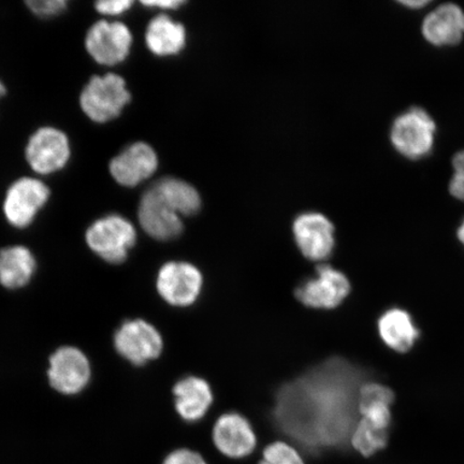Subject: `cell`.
I'll use <instances>...</instances> for the list:
<instances>
[{
    "label": "cell",
    "mask_w": 464,
    "mask_h": 464,
    "mask_svg": "<svg viewBox=\"0 0 464 464\" xmlns=\"http://www.w3.org/2000/svg\"><path fill=\"white\" fill-rule=\"evenodd\" d=\"M294 235L301 253L307 259L326 260L334 252V226L321 213H305L295 218Z\"/></svg>",
    "instance_id": "cell-12"
},
{
    "label": "cell",
    "mask_w": 464,
    "mask_h": 464,
    "mask_svg": "<svg viewBox=\"0 0 464 464\" xmlns=\"http://www.w3.org/2000/svg\"><path fill=\"white\" fill-rule=\"evenodd\" d=\"M5 94V84L0 80V97H3Z\"/></svg>",
    "instance_id": "cell-32"
},
{
    "label": "cell",
    "mask_w": 464,
    "mask_h": 464,
    "mask_svg": "<svg viewBox=\"0 0 464 464\" xmlns=\"http://www.w3.org/2000/svg\"><path fill=\"white\" fill-rule=\"evenodd\" d=\"M50 188L34 178H21L10 185L5 193L4 213L16 228H25L50 198Z\"/></svg>",
    "instance_id": "cell-6"
},
{
    "label": "cell",
    "mask_w": 464,
    "mask_h": 464,
    "mask_svg": "<svg viewBox=\"0 0 464 464\" xmlns=\"http://www.w3.org/2000/svg\"><path fill=\"white\" fill-rule=\"evenodd\" d=\"M114 345L121 356L135 365L158 358L164 347L158 330L142 319L121 324L114 335Z\"/></svg>",
    "instance_id": "cell-9"
},
{
    "label": "cell",
    "mask_w": 464,
    "mask_h": 464,
    "mask_svg": "<svg viewBox=\"0 0 464 464\" xmlns=\"http://www.w3.org/2000/svg\"><path fill=\"white\" fill-rule=\"evenodd\" d=\"M421 34L435 46H450L461 43L464 37V9L455 3H443L426 14Z\"/></svg>",
    "instance_id": "cell-16"
},
{
    "label": "cell",
    "mask_w": 464,
    "mask_h": 464,
    "mask_svg": "<svg viewBox=\"0 0 464 464\" xmlns=\"http://www.w3.org/2000/svg\"><path fill=\"white\" fill-rule=\"evenodd\" d=\"M36 270V259L25 246H10L0 251V284L10 289L25 286Z\"/></svg>",
    "instance_id": "cell-20"
},
{
    "label": "cell",
    "mask_w": 464,
    "mask_h": 464,
    "mask_svg": "<svg viewBox=\"0 0 464 464\" xmlns=\"http://www.w3.org/2000/svg\"><path fill=\"white\" fill-rule=\"evenodd\" d=\"M173 393L179 415L189 422L203 419L213 402L210 385L200 377H185L174 386Z\"/></svg>",
    "instance_id": "cell-17"
},
{
    "label": "cell",
    "mask_w": 464,
    "mask_h": 464,
    "mask_svg": "<svg viewBox=\"0 0 464 464\" xmlns=\"http://www.w3.org/2000/svg\"><path fill=\"white\" fill-rule=\"evenodd\" d=\"M363 374L353 365L333 359L304 377L298 384L282 391V396L300 402V442L319 454L352 450L351 435L361 416L358 393ZM295 417V420L299 417Z\"/></svg>",
    "instance_id": "cell-1"
},
{
    "label": "cell",
    "mask_w": 464,
    "mask_h": 464,
    "mask_svg": "<svg viewBox=\"0 0 464 464\" xmlns=\"http://www.w3.org/2000/svg\"><path fill=\"white\" fill-rule=\"evenodd\" d=\"M138 217L143 230L156 240L169 241L182 234L183 224L179 214L167 205L153 187L143 194Z\"/></svg>",
    "instance_id": "cell-14"
},
{
    "label": "cell",
    "mask_w": 464,
    "mask_h": 464,
    "mask_svg": "<svg viewBox=\"0 0 464 464\" xmlns=\"http://www.w3.org/2000/svg\"><path fill=\"white\" fill-rule=\"evenodd\" d=\"M48 376L51 386L58 392L79 393L91 379L89 359L78 348L62 347L50 358Z\"/></svg>",
    "instance_id": "cell-11"
},
{
    "label": "cell",
    "mask_w": 464,
    "mask_h": 464,
    "mask_svg": "<svg viewBox=\"0 0 464 464\" xmlns=\"http://www.w3.org/2000/svg\"><path fill=\"white\" fill-rule=\"evenodd\" d=\"M183 0H149V2H142L148 7H160L164 9L178 8L179 5L183 4Z\"/></svg>",
    "instance_id": "cell-29"
},
{
    "label": "cell",
    "mask_w": 464,
    "mask_h": 464,
    "mask_svg": "<svg viewBox=\"0 0 464 464\" xmlns=\"http://www.w3.org/2000/svg\"><path fill=\"white\" fill-rule=\"evenodd\" d=\"M153 188L179 216H194L199 211L201 199L198 191L182 179H161L153 185Z\"/></svg>",
    "instance_id": "cell-22"
},
{
    "label": "cell",
    "mask_w": 464,
    "mask_h": 464,
    "mask_svg": "<svg viewBox=\"0 0 464 464\" xmlns=\"http://www.w3.org/2000/svg\"><path fill=\"white\" fill-rule=\"evenodd\" d=\"M145 40L154 54L172 55L184 48L187 33L182 24L166 14H160L149 23Z\"/></svg>",
    "instance_id": "cell-21"
},
{
    "label": "cell",
    "mask_w": 464,
    "mask_h": 464,
    "mask_svg": "<svg viewBox=\"0 0 464 464\" xmlns=\"http://www.w3.org/2000/svg\"><path fill=\"white\" fill-rule=\"evenodd\" d=\"M451 165L452 176L449 184L450 193L454 198L464 202V149L454 155Z\"/></svg>",
    "instance_id": "cell-25"
},
{
    "label": "cell",
    "mask_w": 464,
    "mask_h": 464,
    "mask_svg": "<svg viewBox=\"0 0 464 464\" xmlns=\"http://www.w3.org/2000/svg\"><path fill=\"white\" fill-rule=\"evenodd\" d=\"M131 44V32L121 22L98 21L87 31L85 37L86 51L92 60L104 66L124 62Z\"/></svg>",
    "instance_id": "cell-5"
},
{
    "label": "cell",
    "mask_w": 464,
    "mask_h": 464,
    "mask_svg": "<svg viewBox=\"0 0 464 464\" xmlns=\"http://www.w3.org/2000/svg\"><path fill=\"white\" fill-rule=\"evenodd\" d=\"M437 124L431 114L421 107H411L393 120L391 142L400 155L409 160H420L431 152Z\"/></svg>",
    "instance_id": "cell-2"
},
{
    "label": "cell",
    "mask_w": 464,
    "mask_h": 464,
    "mask_svg": "<svg viewBox=\"0 0 464 464\" xmlns=\"http://www.w3.org/2000/svg\"><path fill=\"white\" fill-rule=\"evenodd\" d=\"M399 4L402 5L403 7L417 10L425 8L431 3L429 2V0H401V2H399Z\"/></svg>",
    "instance_id": "cell-30"
},
{
    "label": "cell",
    "mask_w": 464,
    "mask_h": 464,
    "mask_svg": "<svg viewBox=\"0 0 464 464\" xmlns=\"http://www.w3.org/2000/svg\"><path fill=\"white\" fill-rule=\"evenodd\" d=\"M213 443L223 456L239 460L253 454L257 437L246 417L227 413L220 416L214 425Z\"/></svg>",
    "instance_id": "cell-13"
},
{
    "label": "cell",
    "mask_w": 464,
    "mask_h": 464,
    "mask_svg": "<svg viewBox=\"0 0 464 464\" xmlns=\"http://www.w3.org/2000/svg\"><path fill=\"white\" fill-rule=\"evenodd\" d=\"M379 333L384 343L399 353L409 352L420 338V330L413 319L401 309L388 310L381 316Z\"/></svg>",
    "instance_id": "cell-19"
},
{
    "label": "cell",
    "mask_w": 464,
    "mask_h": 464,
    "mask_svg": "<svg viewBox=\"0 0 464 464\" xmlns=\"http://www.w3.org/2000/svg\"><path fill=\"white\" fill-rule=\"evenodd\" d=\"M457 236L458 239H459L462 245L464 246V218L462 220L461 225L459 226V228H458Z\"/></svg>",
    "instance_id": "cell-31"
},
{
    "label": "cell",
    "mask_w": 464,
    "mask_h": 464,
    "mask_svg": "<svg viewBox=\"0 0 464 464\" xmlns=\"http://www.w3.org/2000/svg\"><path fill=\"white\" fill-rule=\"evenodd\" d=\"M351 292L345 275L329 265L317 266L316 276L295 289V297L313 309L330 310L343 303Z\"/></svg>",
    "instance_id": "cell-8"
},
{
    "label": "cell",
    "mask_w": 464,
    "mask_h": 464,
    "mask_svg": "<svg viewBox=\"0 0 464 464\" xmlns=\"http://www.w3.org/2000/svg\"><path fill=\"white\" fill-rule=\"evenodd\" d=\"M136 241V228L129 219L116 214L97 219L86 231L92 251L110 264L123 263Z\"/></svg>",
    "instance_id": "cell-4"
},
{
    "label": "cell",
    "mask_w": 464,
    "mask_h": 464,
    "mask_svg": "<svg viewBox=\"0 0 464 464\" xmlns=\"http://www.w3.org/2000/svg\"><path fill=\"white\" fill-rule=\"evenodd\" d=\"M391 430H384L363 419H359L351 435L350 445L359 456L373 457L384 450L390 443Z\"/></svg>",
    "instance_id": "cell-23"
},
{
    "label": "cell",
    "mask_w": 464,
    "mask_h": 464,
    "mask_svg": "<svg viewBox=\"0 0 464 464\" xmlns=\"http://www.w3.org/2000/svg\"><path fill=\"white\" fill-rule=\"evenodd\" d=\"M130 98L125 80L110 72L91 78L81 92L80 106L87 118L103 124L118 118Z\"/></svg>",
    "instance_id": "cell-3"
},
{
    "label": "cell",
    "mask_w": 464,
    "mask_h": 464,
    "mask_svg": "<svg viewBox=\"0 0 464 464\" xmlns=\"http://www.w3.org/2000/svg\"><path fill=\"white\" fill-rule=\"evenodd\" d=\"M162 464H208L199 452L188 449H179L168 454Z\"/></svg>",
    "instance_id": "cell-27"
},
{
    "label": "cell",
    "mask_w": 464,
    "mask_h": 464,
    "mask_svg": "<svg viewBox=\"0 0 464 464\" xmlns=\"http://www.w3.org/2000/svg\"><path fill=\"white\" fill-rule=\"evenodd\" d=\"M202 276L195 266L171 261L161 266L158 289L162 299L174 306H188L198 299Z\"/></svg>",
    "instance_id": "cell-10"
},
{
    "label": "cell",
    "mask_w": 464,
    "mask_h": 464,
    "mask_svg": "<svg viewBox=\"0 0 464 464\" xmlns=\"http://www.w3.org/2000/svg\"><path fill=\"white\" fill-rule=\"evenodd\" d=\"M133 2L131 0H114V2H98L95 8L102 15L113 16L124 14Z\"/></svg>",
    "instance_id": "cell-28"
},
{
    "label": "cell",
    "mask_w": 464,
    "mask_h": 464,
    "mask_svg": "<svg viewBox=\"0 0 464 464\" xmlns=\"http://www.w3.org/2000/svg\"><path fill=\"white\" fill-rule=\"evenodd\" d=\"M258 464H305L299 450L283 440L266 446Z\"/></svg>",
    "instance_id": "cell-24"
},
{
    "label": "cell",
    "mask_w": 464,
    "mask_h": 464,
    "mask_svg": "<svg viewBox=\"0 0 464 464\" xmlns=\"http://www.w3.org/2000/svg\"><path fill=\"white\" fill-rule=\"evenodd\" d=\"M29 10L40 17H54L67 10L66 0H29L26 3Z\"/></svg>",
    "instance_id": "cell-26"
},
{
    "label": "cell",
    "mask_w": 464,
    "mask_h": 464,
    "mask_svg": "<svg viewBox=\"0 0 464 464\" xmlns=\"http://www.w3.org/2000/svg\"><path fill=\"white\" fill-rule=\"evenodd\" d=\"M394 394L379 382H364L358 393V413L377 428L391 430Z\"/></svg>",
    "instance_id": "cell-18"
},
{
    "label": "cell",
    "mask_w": 464,
    "mask_h": 464,
    "mask_svg": "<svg viewBox=\"0 0 464 464\" xmlns=\"http://www.w3.org/2000/svg\"><path fill=\"white\" fill-rule=\"evenodd\" d=\"M159 160L155 150L144 142H136L110 162V173L126 188L137 187L158 169Z\"/></svg>",
    "instance_id": "cell-15"
},
{
    "label": "cell",
    "mask_w": 464,
    "mask_h": 464,
    "mask_svg": "<svg viewBox=\"0 0 464 464\" xmlns=\"http://www.w3.org/2000/svg\"><path fill=\"white\" fill-rule=\"evenodd\" d=\"M71 154V143L66 133L54 127H43L34 132L25 150L28 165L44 176L62 170Z\"/></svg>",
    "instance_id": "cell-7"
}]
</instances>
